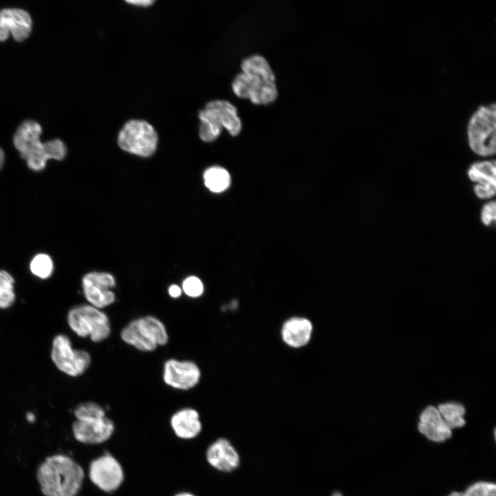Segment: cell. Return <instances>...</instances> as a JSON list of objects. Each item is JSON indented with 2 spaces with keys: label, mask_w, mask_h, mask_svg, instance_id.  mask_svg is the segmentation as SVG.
I'll return each mask as SVG.
<instances>
[{
  "label": "cell",
  "mask_w": 496,
  "mask_h": 496,
  "mask_svg": "<svg viewBox=\"0 0 496 496\" xmlns=\"http://www.w3.org/2000/svg\"><path fill=\"white\" fill-rule=\"evenodd\" d=\"M331 496H342V495L340 492H335Z\"/></svg>",
  "instance_id": "obj_33"
},
{
  "label": "cell",
  "mask_w": 496,
  "mask_h": 496,
  "mask_svg": "<svg viewBox=\"0 0 496 496\" xmlns=\"http://www.w3.org/2000/svg\"><path fill=\"white\" fill-rule=\"evenodd\" d=\"M120 336L125 344L142 352L154 351L169 342L165 324L151 315L132 320L121 329Z\"/></svg>",
  "instance_id": "obj_5"
},
{
  "label": "cell",
  "mask_w": 496,
  "mask_h": 496,
  "mask_svg": "<svg viewBox=\"0 0 496 496\" xmlns=\"http://www.w3.org/2000/svg\"><path fill=\"white\" fill-rule=\"evenodd\" d=\"M5 162V154L3 150L0 147V169L3 167Z\"/></svg>",
  "instance_id": "obj_29"
},
{
  "label": "cell",
  "mask_w": 496,
  "mask_h": 496,
  "mask_svg": "<svg viewBox=\"0 0 496 496\" xmlns=\"http://www.w3.org/2000/svg\"><path fill=\"white\" fill-rule=\"evenodd\" d=\"M200 378V369L192 360L169 358L163 364V380L172 389L190 390L199 383Z\"/></svg>",
  "instance_id": "obj_12"
},
{
  "label": "cell",
  "mask_w": 496,
  "mask_h": 496,
  "mask_svg": "<svg viewBox=\"0 0 496 496\" xmlns=\"http://www.w3.org/2000/svg\"><path fill=\"white\" fill-rule=\"evenodd\" d=\"M84 477L83 468L63 454L48 457L37 471V479L45 496H76Z\"/></svg>",
  "instance_id": "obj_2"
},
{
  "label": "cell",
  "mask_w": 496,
  "mask_h": 496,
  "mask_svg": "<svg viewBox=\"0 0 496 496\" xmlns=\"http://www.w3.org/2000/svg\"><path fill=\"white\" fill-rule=\"evenodd\" d=\"M464 496H496L494 483L479 482L470 486L464 493Z\"/></svg>",
  "instance_id": "obj_25"
},
{
  "label": "cell",
  "mask_w": 496,
  "mask_h": 496,
  "mask_svg": "<svg viewBox=\"0 0 496 496\" xmlns=\"http://www.w3.org/2000/svg\"><path fill=\"white\" fill-rule=\"evenodd\" d=\"M128 3L138 6H148L154 3L152 0H132L126 1Z\"/></svg>",
  "instance_id": "obj_28"
},
{
  "label": "cell",
  "mask_w": 496,
  "mask_h": 496,
  "mask_svg": "<svg viewBox=\"0 0 496 496\" xmlns=\"http://www.w3.org/2000/svg\"><path fill=\"white\" fill-rule=\"evenodd\" d=\"M448 496H464V493L461 492H453Z\"/></svg>",
  "instance_id": "obj_31"
},
{
  "label": "cell",
  "mask_w": 496,
  "mask_h": 496,
  "mask_svg": "<svg viewBox=\"0 0 496 496\" xmlns=\"http://www.w3.org/2000/svg\"><path fill=\"white\" fill-rule=\"evenodd\" d=\"M74 438L85 444H99L107 441L115 431L114 422L105 416L81 417L72 425Z\"/></svg>",
  "instance_id": "obj_13"
},
{
  "label": "cell",
  "mask_w": 496,
  "mask_h": 496,
  "mask_svg": "<svg viewBox=\"0 0 496 496\" xmlns=\"http://www.w3.org/2000/svg\"><path fill=\"white\" fill-rule=\"evenodd\" d=\"M171 428L176 437L181 440H192L202 431L199 413L191 407L176 411L170 418Z\"/></svg>",
  "instance_id": "obj_18"
},
{
  "label": "cell",
  "mask_w": 496,
  "mask_h": 496,
  "mask_svg": "<svg viewBox=\"0 0 496 496\" xmlns=\"http://www.w3.org/2000/svg\"><path fill=\"white\" fill-rule=\"evenodd\" d=\"M468 176L475 183L474 192L481 199L493 197L496 189V165L495 161H482L473 163L468 170Z\"/></svg>",
  "instance_id": "obj_15"
},
{
  "label": "cell",
  "mask_w": 496,
  "mask_h": 496,
  "mask_svg": "<svg viewBox=\"0 0 496 496\" xmlns=\"http://www.w3.org/2000/svg\"><path fill=\"white\" fill-rule=\"evenodd\" d=\"M174 496H196L193 493H191L189 492H180L177 494H176Z\"/></svg>",
  "instance_id": "obj_30"
},
{
  "label": "cell",
  "mask_w": 496,
  "mask_h": 496,
  "mask_svg": "<svg viewBox=\"0 0 496 496\" xmlns=\"http://www.w3.org/2000/svg\"><path fill=\"white\" fill-rule=\"evenodd\" d=\"M496 108L495 103L480 105L471 115L466 129L471 150L481 156L495 154Z\"/></svg>",
  "instance_id": "obj_7"
},
{
  "label": "cell",
  "mask_w": 496,
  "mask_h": 496,
  "mask_svg": "<svg viewBox=\"0 0 496 496\" xmlns=\"http://www.w3.org/2000/svg\"><path fill=\"white\" fill-rule=\"evenodd\" d=\"M312 324L303 318L295 317L285 322L282 328L284 342L291 347L298 348L306 345L311 336Z\"/></svg>",
  "instance_id": "obj_19"
},
{
  "label": "cell",
  "mask_w": 496,
  "mask_h": 496,
  "mask_svg": "<svg viewBox=\"0 0 496 496\" xmlns=\"http://www.w3.org/2000/svg\"><path fill=\"white\" fill-rule=\"evenodd\" d=\"M481 220L486 226H489L495 221V202L490 201L485 204L481 211Z\"/></svg>",
  "instance_id": "obj_26"
},
{
  "label": "cell",
  "mask_w": 496,
  "mask_h": 496,
  "mask_svg": "<svg viewBox=\"0 0 496 496\" xmlns=\"http://www.w3.org/2000/svg\"><path fill=\"white\" fill-rule=\"evenodd\" d=\"M14 279L6 270H0V309L10 308L15 302Z\"/></svg>",
  "instance_id": "obj_22"
},
{
  "label": "cell",
  "mask_w": 496,
  "mask_h": 496,
  "mask_svg": "<svg viewBox=\"0 0 496 496\" xmlns=\"http://www.w3.org/2000/svg\"><path fill=\"white\" fill-rule=\"evenodd\" d=\"M89 477L99 489L110 493L122 485L125 473L118 460L112 454L105 453L91 462Z\"/></svg>",
  "instance_id": "obj_11"
},
{
  "label": "cell",
  "mask_w": 496,
  "mask_h": 496,
  "mask_svg": "<svg viewBox=\"0 0 496 496\" xmlns=\"http://www.w3.org/2000/svg\"><path fill=\"white\" fill-rule=\"evenodd\" d=\"M32 21L30 14L20 8H5L0 10V41L12 35L17 41H23L31 33Z\"/></svg>",
  "instance_id": "obj_14"
},
{
  "label": "cell",
  "mask_w": 496,
  "mask_h": 496,
  "mask_svg": "<svg viewBox=\"0 0 496 496\" xmlns=\"http://www.w3.org/2000/svg\"><path fill=\"white\" fill-rule=\"evenodd\" d=\"M242 72L232 81L234 94L253 103L267 105L273 102L278 96L274 74L267 61L260 55L245 59L241 63Z\"/></svg>",
  "instance_id": "obj_1"
},
{
  "label": "cell",
  "mask_w": 496,
  "mask_h": 496,
  "mask_svg": "<svg viewBox=\"0 0 496 496\" xmlns=\"http://www.w3.org/2000/svg\"><path fill=\"white\" fill-rule=\"evenodd\" d=\"M419 431L429 440L435 442L446 441L451 437V429L448 426L437 408L428 406L420 415Z\"/></svg>",
  "instance_id": "obj_17"
},
{
  "label": "cell",
  "mask_w": 496,
  "mask_h": 496,
  "mask_svg": "<svg viewBox=\"0 0 496 496\" xmlns=\"http://www.w3.org/2000/svg\"><path fill=\"white\" fill-rule=\"evenodd\" d=\"M50 358L61 372L74 378L84 374L92 362L90 353L83 349H74L69 337L63 333L54 337Z\"/></svg>",
  "instance_id": "obj_8"
},
{
  "label": "cell",
  "mask_w": 496,
  "mask_h": 496,
  "mask_svg": "<svg viewBox=\"0 0 496 496\" xmlns=\"http://www.w3.org/2000/svg\"><path fill=\"white\" fill-rule=\"evenodd\" d=\"M437 409L451 430L460 428L465 424L466 422L464 417L465 408L462 404L457 402L442 403L438 406Z\"/></svg>",
  "instance_id": "obj_21"
},
{
  "label": "cell",
  "mask_w": 496,
  "mask_h": 496,
  "mask_svg": "<svg viewBox=\"0 0 496 496\" xmlns=\"http://www.w3.org/2000/svg\"><path fill=\"white\" fill-rule=\"evenodd\" d=\"M183 293L182 289L177 285H172L168 288V294L172 298H178Z\"/></svg>",
  "instance_id": "obj_27"
},
{
  "label": "cell",
  "mask_w": 496,
  "mask_h": 496,
  "mask_svg": "<svg viewBox=\"0 0 496 496\" xmlns=\"http://www.w3.org/2000/svg\"><path fill=\"white\" fill-rule=\"evenodd\" d=\"M27 418H28V420H30V421H33L34 419V415H33L32 414L28 413V415H27Z\"/></svg>",
  "instance_id": "obj_32"
},
{
  "label": "cell",
  "mask_w": 496,
  "mask_h": 496,
  "mask_svg": "<svg viewBox=\"0 0 496 496\" xmlns=\"http://www.w3.org/2000/svg\"><path fill=\"white\" fill-rule=\"evenodd\" d=\"M41 126L35 121L21 123L13 136V144L29 169L35 172L44 169L49 160H63L67 154L65 143L60 139L41 141Z\"/></svg>",
  "instance_id": "obj_3"
},
{
  "label": "cell",
  "mask_w": 496,
  "mask_h": 496,
  "mask_svg": "<svg viewBox=\"0 0 496 496\" xmlns=\"http://www.w3.org/2000/svg\"><path fill=\"white\" fill-rule=\"evenodd\" d=\"M200 120L199 136L205 142H212L220 134L223 127L231 136L241 131L242 123L236 107L227 101L216 100L208 102L198 113Z\"/></svg>",
  "instance_id": "obj_4"
},
{
  "label": "cell",
  "mask_w": 496,
  "mask_h": 496,
  "mask_svg": "<svg viewBox=\"0 0 496 496\" xmlns=\"http://www.w3.org/2000/svg\"><path fill=\"white\" fill-rule=\"evenodd\" d=\"M116 280L108 272L91 271L85 274L81 280L83 294L87 303L103 309L116 302L114 289Z\"/></svg>",
  "instance_id": "obj_10"
},
{
  "label": "cell",
  "mask_w": 496,
  "mask_h": 496,
  "mask_svg": "<svg viewBox=\"0 0 496 496\" xmlns=\"http://www.w3.org/2000/svg\"><path fill=\"white\" fill-rule=\"evenodd\" d=\"M30 269L35 276L41 279H47L54 271V264L49 255L39 254L32 259Z\"/></svg>",
  "instance_id": "obj_23"
},
{
  "label": "cell",
  "mask_w": 496,
  "mask_h": 496,
  "mask_svg": "<svg viewBox=\"0 0 496 496\" xmlns=\"http://www.w3.org/2000/svg\"><path fill=\"white\" fill-rule=\"evenodd\" d=\"M182 291L188 297L197 298L200 297L204 292V285L201 280L195 276L187 277L182 283Z\"/></svg>",
  "instance_id": "obj_24"
},
{
  "label": "cell",
  "mask_w": 496,
  "mask_h": 496,
  "mask_svg": "<svg viewBox=\"0 0 496 496\" xmlns=\"http://www.w3.org/2000/svg\"><path fill=\"white\" fill-rule=\"evenodd\" d=\"M203 179L205 185L214 193L225 191L231 184L229 172L220 166H212L205 169Z\"/></svg>",
  "instance_id": "obj_20"
},
{
  "label": "cell",
  "mask_w": 496,
  "mask_h": 496,
  "mask_svg": "<svg viewBox=\"0 0 496 496\" xmlns=\"http://www.w3.org/2000/svg\"><path fill=\"white\" fill-rule=\"evenodd\" d=\"M205 456L211 466L224 473L233 471L240 464L238 452L228 440L223 437L208 446Z\"/></svg>",
  "instance_id": "obj_16"
},
{
  "label": "cell",
  "mask_w": 496,
  "mask_h": 496,
  "mask_svg": "<svg viewBox=\"0 0 496 496\" xmlns=\"http://www.w3.org/2000/svg\"><path fill=\"white\" fill-rule=\"evenodd\" d=\"M158 135L154 127L142 120H130L118 135V146L124 151L142 157H149L156 151Z\"/></svg>",
  "instance_id": "obj_9"
},
{
  "label": "cell",
  "mask_w": 496,
  "mask_h": 496,
  "mask_svg": "<svg viewBox=\"0 0 496 496\" xmlns=\"http://www.w3.org/2000/svg\"><path fill=\"white\" fill-rule=\"evenodd\" d=\"M70 329L79 337L90 338L93 342H101L111 335L110 318L103 309L88 303L72 307L67 313Z\"/></svg>",
  "instance_id": "obj_6"
}]
</instances>
